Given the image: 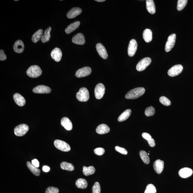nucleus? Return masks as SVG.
<instances>
[{
    "instance_id": "23",
    "label": "nucleus",
    "mask_w": 193,
    "mask_h": 193,
    "mask_svg": "<svg viewBox=\"0 0 193 193\" xmlns=\"http://www.w3.org/2000/svg\"><path fill=\"white\" fill-rule=\"evenodd\" d=\"M80 24V22L79 21L75 22L67 26L65 29V32L67 34H70L74 31L76 30L77 28L79 27Z\"/></svg>"
},
{
    "instance_id": "17",
    "label": "nucleus",
    "mask_w": 193,
    "mask_h": 193,
    "mask_svg": "<svg viewBox=\"0 0 193 193\" xmlns=\"http://www.w3.org/2000/svg\"><path fill=\"white\" fill-rule=\"evenodd\" d=\"M193 171L189 168L185 167L182 168L179 171L178 174L179 176L183 178H188L192 175Z\"/></svg>"
},
{
    "instance_id": "20",
    "label": "nucleus",
    "mask_w": 193,
    "mask_h": 193,
    "mask_svg": "<svg viewBox=\"0 0 193 193\" xmlns=\"http://www.w3.org/2000/svg\"><path fill=\"white\" fill-rule=\"evenodd\" d=\"M61 124L68 131H70L73 128L72 124L68 118L64 117L61 120Z\"/></svg>"
},
{
    "instance_id": "24",
    "label": "nucleus",
    "mask_w": 193,
    "mask_h": 193,
    "mask_svg": "<svg viewBox=\"0 0 193 193\" xmlns=\"http://www.w3.org/2000/svg\"><path fill=\"white\" fill-rule=\"evenodd\" d=\"M146 8L149 13L153 15L156 12L154 2L153 0H147L146 1Z\"/></svg>"
},
{
    "instance_id": "19",
    "label": "nucleus",
    "mask_w": 193,
    "mask_h": 193,
    "mask_svg": "<svg viewBox=\"0 0 193 193\" xmlns=\"http://www.w3.org/2000/svg\"><path fill=\"white\" fill-rule=\"evenodd\" d=\"M24 45L22 41L19 40L15 42L13 45V49L15 52L18 53H22L24 51Z\"/></svg>"
},
{
    "instance_id": "34",
    "label": "nucleus",
    "mask_w": 193,
    "mask_h": 193,
    "mask_svg": "<svg viewBox=\"0 0 193 193\" xmlns=\"http://www.w3.org/2000/svg\"><path fill=\"white\" fill-rule=\"evenodd\" d=\"M141 158L145 164H148L150 162V158L148 154L144 150H141L139 153Z\"/></svg>"
},
{
    "instance_id": "45",
    "label": "nucleus",
    "mask_w": 193,
    "mask_h": 193,
    "mask_svg": "<svg viewBox=\"0 0 193 193\" xmlns=\"http://www.w3.org/2000/svg\"><path fill=\"white\" fill-rule=\"evenodd\" d=\"M50 170V167L48 166H43V168H42V170H43L44 172H48Z\"/></svg>"
},
{
    "instance_id": "10",
    "label": "nucleus",
    "mask_w": 193,
    "mask_h": 193,
    "mask_svg": "<svg viewBox=\"0 0 193 193\" xmlns=\"http://www.w3.org/2000/svg\"><path fill=\"white\" fill-rule=\"evenodd\" d=\"M92 70L90 67H84L77 70L76 73V76L77 78L84 77L89 76Z\"/></svg>"
},
{
    "instance_id": "32",
    "label": "nucleus",
    "mask_w": 193,
    "mask_h": 193,
    "mask_svg": "<svg viewBox=\"0 0 193 193\" xmlns=\"http://www.w3.org/2000/svg\"><path fill=\"white\" fill-rule=\"evenodd\" d=\"M43 32V30L42 29H39L32 36V39L33 42L36 43L38 42L41 38Z\"/></svg>"
},
{
    "instance_id": "47",
    "label": "nucleus",
    "mask_w": 193,
    "mask_h": 193,
    "mask_svg": "<svg viewBox=\"0 0 193 193\" xmlns=\"http://www.w3.org/2000/svg\"></svg>"
},
{
    "instance_id": "31",
    "label": "nucleus",
    "mask_w": 193,
    "mask_h": 193,
    "mask_svg": "<svg viewBox=\"0 0 193 193\" xmlns=\"http://www.w3.org/2000/svg\"><path fill=\"white\" fill-rule=\"evenodd\" d=\"M142 136L144 139L148 141L149 145L150 147L155 146V143L154 139L152 138L151 136L149 133L146 132L143 133L142 134Z\"/></svg>"
},
{
    "instance_id": "38",
    "label": "nucleus",
    "mask_w": 193,
    "mask_h": 193,
    "mask_svg": "<svg viewBox=\"0 0 193 193\" xmlns=\"http://www.w3.org/2000/svg\"><path fill=\"white\" fill-rule=\"evenodd\" d=\"M160 102L163 105L165 106H169L171 104L170 100L168 98L164 96H161L160 97Z\"/></svg>"
},
{
    "instance_id": "37",
    "label": "nucleus",
    "mask_w": 193,
    "mask_h": 193,
    "mask_svg": "<svg viewBox=\"0 0 193 193\" xmlns=\"http://www.w3.org/2000/svg\"><path fill=\"white\" fill-rule=\"evenodd\" d=\"M155 114L154 108L152 106L147 108L145 111V114L147 117L151 116H153Z\"/></svg>"
},
{
    "instance_id": "46",
    "label": "nucleus",
    "mask_w": 193,
    "mask_h": 193,
    "mask_svg": "<svg viewBox=\"0 0 193 193\" xmlns=\"http://www.w3.org/2000/svg\"><path fill=\"white\" fill-rule=\"evenodd\" d=\"M95 1H97V2H103L106 1L105 0H95Z\"/></svg>"
},
{
    "instance_id": "11",
    "label": "nucleus",
    "mask_w": 193,
    "mask_h": 193,
    "mask_svg": "<svg viewBox=\"0 0 193 193\" xmlns=\"http://www.w3.org/2000/svg\"><path fill=\"white\" fill-rule=\"evenodd\" d=\"M137 42L134 39H132L130 40L128 48L129 56H134L137 51Z\"/></svg>"
},
{
    "instance_id": "6",
    "label": "nucleus",
    "mask_w": 193,
    "mask_h": 193,
    "mask_svg": "<svg viewBox=\"0 0 193 193\" xmlns=\"http://www.w3.org/2000/svg\"><path fill=\"white\" fill-rule=\"evenodd\" d=\"M151 59L149 57H146L142 59L136 65V70L138 71H142L145 70L151 63Z\"/></svg>"
},
{
    "instance_id": "25",
    "label": "nucleus",
    "mask_w": 193,
    "mask_h": 193,
    "mask_svg": "<svg viewBox=\"0 0 193 193\" xmlns=\"http://www.w3.org/2000/svg\"><path fill=\"white\" fill-rule=\"evenodd\" d=\"M143 37L144 40L147 43L151 42L153 39L151 31L148 29H145L143 33Z\"/></svg>"
},
{
    "instance_id": "30",
    "label": "nucleus",
    "mask_w": 193,
    "mask_h": 193,
    "mask_svg": "<svg viewBox=\"0 0 193 193\" xmlns=\"http://www.w3.org/2000/svg\"><path fill=\"white\" fill-rule=\"evenodd\" d=\"M76 185L77 187L79 189H85L87 187L88 183L85 179L81 178L77 180Z\"/></svg>"
},
{
    "instance_id": "43",
    "label": "nucleus",
    "mask_w": 193,
    "mask_h": 193,
    "mask_svg": "<svg viewBox=\"0 0 193 193\" xmlns=\"http://www.w3.org/2000/svg\"><path fill=\"white\" fill-rule=\"evenodd\" d=\"M7 59V56L5 54L3 50L2 49L0 51V60L3 61Z\"/></svg>"
},
{
    "instance_id": "7",
    "label": "nucleus",
    "mask_w": 193,
    "mask_h": 193,
    "mask_svg": "<svg viewBox=\"0 0 193 193\" xmlns=\"http://www.w3.org/2000/svg\"><path fill=\"white\" fill-rule=\"evenodd\" d=\"M183 67L181 64H177L173 66L168 71V75L171 77L178 76L183 71Z\"/></svg>"
},
{
    "instance_id": "36",
    "label": "nucleus",
    "mask_w": 193,
    "mask_h": 193,
    "mask_svg": "<svg viewBox=\"0 0 193 193\" xmlns=\"http://www.w3.org/2000/svg\"><path fill=\"white\" fill-rule=\"evenodd\" d=\"M156 187L153 184H149L146 187L144 193H156Z\"/></svg>"
},
{
    "instance_id": "26",
    "label": "nucleus",
    "mask_w": 193,
    "mask_h": 193,
    "mask_svg": "<svg viewBox=\"0 0 193 193\" xmlns=\"http://www.w3.org/2000/svg\"><path fill=\"white\" fill-rule=\"evenodd\" d=\"M52 28L49 27L47 29L45 30L44 34L42 36L41 40L43 43H46L49 40L50 37H51V33Z\"/></svg>"
},
{
    "instance_id": "35",
    "label": "nucleus",
    "mask_w": 193,
    "mask_h": 193,
    "mask_svg": "<svg viewBox=\"0 0 193 193\" xmlns=\"http://www.w3.org/2000/svg\"><path fill=\"white\" fill-rule=\"evenodd\" d=\"M187 0H178L177 2V9L178 11L183 10L187 4Z\"/></svg>"
},
{
    "instance_id": "9",
    "label": "nucleus",
    "mask_w": 193,
    "mask_h": 193,
    "mask_svg": "<svg viewBox=\"0 0 193 193\" xmlns=\"http://www.w3.org/2000/svg\"><path fill=\"white\" fill-rule=\"evenodd\" d=\"M105 92V88L102 84H97L95 89V95L97 99H101L104 95Z\"/></svg>"
},
{
    "instance_id": "27",
    "label": "nucleus",
    "mask_w": 193,
    "mask_h": 193,
    "mask_svg": "<svg viewBox=\"0 0 193 193\" xmlns=\"http://www.w3.org/2000/svg\"><path fill=\"white\" fill-rule=\"evenodd\" d=\"M131 110L128 109L122 113L118 118V120L119 122H121L124 121L128 119L131 115Z\"/></svg>"
},
{
    "instance_id": "22",
    "label": "nucleus",
    "mask_w": 193,
    "mask_h": 193,
    "mask_svg": "<svg viewBox=\"0 0 193 193\" xmlns=\"http://www.w3.org/2000/svg\"><path fill=\"white\" fill-rule=\"evenodd\" d=\"M110 128L107 125L102 124L99 125L96 129V132L99 134H103L109 133Z\"/></svg>"
},
{
    "instance_id": "39",
    "label": "nucleus",
    "mask_w": 193,
    "mask_h": 193,
    "mask_svg": "<svg viewBox=\"0 0 193 193\" xmlns=\"http://www.w3.org/2000/svg\"><path fill=\"white\" fill-rule=\"evenodd\" d=\"M93 193H100L101 192V187L99 183L96 182L93 186Z\"/></svg>"
},
{
    "instance_id": "28",
    "label": "nucleus",
    "mask_w": 193,
    "mask_h": 193,
    "mask_svg": "<svg viewBox=\"0 0 193 193\" xmlns=\"http://www.w3.org/2000/svg\"><path fill=\"white\" fill-rule=\"evenodd\" d=\"M95 169L93 166H90L87 167L86 166L83 167V172L86 176L92 175L95 173Z\"/></svg>"
},
{
    "instance_id": "21",
    "label": "nucleus",
    "mask_w": 193,
    "mask_h": 193,
    "mask_svg": "<svg viewBox=\"0 0 193 193\" xmlns=\"http://www.w3.org/2000/svg\"><path fill=\"white\" fill-rule=\"evenodd\" d=\"M13 99L15 103L19 106H23L26 104L25 98L19 93H15L13 95Z\"/></svg>"
},
{
    "instance_id": "13",
    "label": "nucleus",
    "mask_w": 193,
    "mask_h": 193,
    "mask_svg": "<svg viewBox=\"0 0 193 193\" xmlns=\"http://www.w3.org/2000/svg\"><path fill=\"white\" fill-rule=\"evenodd\" d=\"M97 51L99 55L103 59H107L108 57V55L105 47L100 43L97 44L96 45Z\"/></svg>"
},
{
    "instance_id": "2",
    "label": "nucleus",
    "mask_w": 193,
    "mask_h": 193,
    "mask_svg": "<svg viewBox=\"0 0 193 193\" xmlns=\"http://www.w3.org/2000/svg\"><path fill=\"white\" fill-rule=\"evenodd\" d=\"M42 74V70L38 65H34L29 67L26 71V74L31 78L38 77Z\"/></svg>"
},
{
    "instance_id": "16",
    "label": "nucleus",
    "mask_w": 193,
    "mask_h": 193,
    "mask_svg": "<svg viewBox=\"0 0 193 193\" xmlns=\"http://www.w3.org/2000/svg\"><path fill=\"white\" fill-rule=\"evenodd\" d=\"M164 163L160 160H157L154 163L153 167L155 172L158 174H160L164 168Z\"/></svg>"
},
{
    "instance_id": "8",
    "label": "nucleus",
    "mask_w": 193,
    "mask_h": 193,
    "mask_svg": "<svg viewBox=\"0 0 193 193\" xmlns=\"http://www.w3.org/2000/svg\"><path fill=\"white\" fill-rule=\"evenodd\" d=\"M176 40V34H172L169 36L166 42L165 50L166 52H169L173 48L175 45Z\"/></svg>"
},
{
    "instance_id": "12",
    "label": "nucleus",
    "mask_w": 193,
    "mask_h": 193,
    "mask_svg": "<svg viewBox=\"0 0 193 193\" xmlns=\"http://www.w3.org/2000/svg\"><path fill=\"white\" fill-rule=\"evenodd\" d=\"M33 92L36 93H49L51 92V89L48 86L44 85H40L34 88Z\"/></svg>"
},
{
    "instance_id": "4",
    "label": "nucleus",
    "mask_w": 193,
    "mask_h": 193,
    "mask_svg": "<svg viewBox=\"0 0 193 193\" xmlns=\"http://www.w3.org/2000/svg\"><path fill=\"white\" fill-rule=\"evenodd\" d=\"M54 145L56 148L63 152H68L70 150V146L67 143L59 139L54 141Z\"/></svg>"
},
{
    "instance_id": "14",
    "label": "nucleus",
    "mask_w": 193,
    "mask_h": 193,
    "mask_svg": "<svg viewBox=\"0 0 193 193\" xmlns=\"http://www.w3.org/2000/svg\"><path fill=\"white\" fill-rule=\"evenodd\" d=\"M72 41L73 43L78 45H84L85 43V40L84 34L78 33L73 37Z\"/></svg>"
},
{
    "instance_id": "44",
    "label": "nucleus",
    "mask_w": 193,
    "mask_h": 193,
    "mask_svg": "<svg viewBox=\"0 0 193 193\" xmlns=\"http://www.w3.org/2000/svg\"><path fill=\"white\" fill-rule=\"evenodd\" d=\"M31 163L33 165L38 168L40 167V163L37 159H34L32 160Z\"/></svg>"
},
{
    "instance_id": "33",
    "label": "nucleus",
    "mask_w": 193,
    "mask_h": 193,
    "mask_svg": "<svg viewBox=\"0 0 193 193\" xmlns=\"http://www.w3.org/2000/svg\"><path fill=\"white\" fill-rule=\"evenodd\" d=\"M60 166L61 168L63 170L73 171L74 169V167L72 164L66 162L61 163Z\"/></svg>"
},
{
    "instance_id": "42",
    "label": "nucleus",
    "mask_w": 193,
    "mask_h": 193,
    "mask_svg": "<svg viewBox=\"0 0 193 193\" xmlns=\"http://www.w3.org/2000/svg\"><path fill=\"white\" fill-rule=\"evenodd\" d=\"M115 150L119 153L122 154L126 155L128 154V152L124 148H122L119 146H116Z\"/></svg>"
},
{
    "instance_id": "40",
    "label": "nucleus",
    "mask_w": 193,
    "mask_h": 193,
    "mask_svg": "<svg viewBox=\"0 0 193 193\" xmlns=\"http://www.w3.org/2000/svg\"><path fill=\"white\" fill-rule=\"evenodd\" d=\"M59 190L57 188L49 187L47 188L45 193H59Z\"/></svg>"
},
{
    "instance_id": "41",
    "label": "nucleus",
    "mask_w": 193,
    "mask_h": 193,
    "mask_svg": "<svg viewBox=\"0 0 193 193\" xmlns=\"http://www.w3.org/2000/svg\"><path fill=\"white\" fill-rule=\"evenodd\" d=\"M94 153L98 156H101L105 153V149L103 148H97L94 150Z\"/></svg>"
},
{
    "instance_id": "18",
    "label": "nucleus",
    "mask_w": 193,
    "mask_h": 193,
    "mask_svg": "<svg viewBox=\"0 0 193 193\" xmlns=\"http://www.w3.org/2000/svg\"><path fill=\"white\" fill-rule=\"evenodd\" d=\"M82 12V10L79 8L75 7L69 11L67 16L69 19H72L79 15Z\"/></svg>"
},
{
    "instance_id": "29",
    "label": "nucleus",
    "mask_w": 193,
    "mask_h": 193,
    "mask_svg": "<svg viewBox=\"0 0 193 193\" xmlns=\"http://www.w3.org/2000/svg\"><path fill=\"white\" fill-rule=\"evenodd\" d=\"M26 165H27L28 169L34 175L36 176H40V169L33 165L32 163L30 162H26Z\"/></svg>"
},
{
    "instance_id": "3",
    "label": "nucleus",
    "mask_w": 193,
    "mask_h": 193,
    "mask_svg": "<svg viewBox=\"0 0 193 193\" xmlns=\"http://www.w3.org/2000/svg\"><path fill=\"white\" fill-rule=\"evenodd\" d=\"M76 98L80 102H86L89 99V95L88 90L85 87L81 88L77 93Z\"/></svg>"
},
{
    "instance_id": "1",
    "label": "nucleus",
    "mask_w": 193,
    "mask_h": 193,
    "mask_svg": "<svg viewBox=\"0 0 193 193\" xmlns=\"http://www.w3.org/2000/svg\"><path fill=\"white\" fill-rule=\"evenodd\" d=\"M145 92V89L143 87L136 88L128 92L125 95V98L128 99H135L142 96Z\"/></svg>"
},
{
    "instance_id": "5",
    "label": "nucleus",
    "mask_w": 193,
    "mask_h": 193,
    "mask_svg": "<svg viewBox=\"0 0 193 193\" xmlns=\"http://www.w3.org/2000/svg\"><path fill=\"white\" fill-rule=\"evenodd\" d=\"M29 128L27 125L22 124L17 126L14 130V133L17 136H22L24 135L29 130Z\"/></svg>"
},
{
    "instance_id": "15",
    "label": "nucleus",
    "mask_w": 193,
    "mask_h": 193,
    "mask_svg": "<svg viewBox=\"0 0 193 193\" xmlns=\"http://www.w3.org/2000/svg\"><path fill=\"white\" fill-rule=\"evenodd\" d=\"M62 54L60 49L56 48L51 53V56L52 59L56 62H59L62 59Z\"/></svg>"
}]
</instances>
